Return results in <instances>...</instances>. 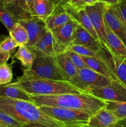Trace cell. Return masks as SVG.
I'll list each match as a JSON object with an SVG mask.
<instances>
[{
    "label": "cell",
    "instance_id": "7402d4cb",
    "mask_svg": "<svg viewBox=\"0 0 126 127\" xmlns=\"http://www.w3.org/2000/svg\"><path fill=\"white\" fill-rule=\"evenodd\" d=\"M14 57L20 61L22 65L26 69H30L32 68L37 56L28 47L22 45L19 47Z\"/></svg>",
    "mask_w": 126,
    "mask_h": 127
},
{
    "label": "cell",
    "instance_id": "d6986e66",
    "mask_svg": "<svg viewBox=\"0 0 126 127\" xmlns=\"http://www.w3.org/2000/svg\"><path fill=\"white\" fill-rule=\"evenodd\" d=\"M54 7L50 0H33L32 12L35 17L43 21L45 20L53 13Z\"/></svg>",
    "mask_w": 126,
    "mask_h": 127
},
{
    "label": "cell",
    "instance_id": "8992f818",
    "mask_svg": "<svg viewBox=\"0 0 126 127\" xmlns=\"http://www.w3.org/2000/svg\"><path fill=\"white\" fill-rule=\"evenodd\" d=\"M112 80H110L88 68L79 69L76 75L69 80V82L74 86L85 93L88 89L91 88L106 86Z\"/></svg>",
    "mask_w": 126,
    "mask_h": 127
},
{
    "label": "cell",
    "instance_id": "ab89813d",
    "mask_svg": "<svg viewBox=\"0 0 126 127\" xmlns=\"http://www.w3.org/2000/svg\"><path fill=\"white\" fill-rule=\"evenodd\" d=\"M25 127V126H22V127Z\"/></svg>",
    "mask_w": 126,
    "mask_h": 127
},
{
    "label": "cell",
    "instance_id": "6da1fadb",
    "mask_svg": "<svg viewBox=\"0 0 126 127\" xmlns=\"http://www.w3.org/2000/svg\"><path fill=\"white\" fill-rule=\"evenodd\" d=\"M0 111L28 127H63L41 112L33 102L0 97Z\"/></svg>",
    "mask_w": 126,
    "mask_h": 127
},
{
    "label": "cell",
    "instance_id": "f546056e",
    "mask_svg": "<svg viewBox=\"0 0 126 127\" xmlns=\"http://www.w3.org/2000/svg\"><path fill=\"white\" fill-rule=\"evenodd\" d=\"M17 47H19L18 44L10 36H7L3 42L0 44V48L2 50L6 52H10L11 53Z\"/></svg>",
    "mask_w": 126,
    "mask_h": 127
},
{
    "label": "cell",
    "instance_id": "3957f363",
    "mask_svg": "<svg viewBox=\"0 0 126 127\" xmlns=\"http://www.w3.org/2000/svg\"><path fill=\"white\" fill-rule=\"evenodd\" d=\"M9 84L23 91L29 95H54L85 93L69 81L41 78H23L20 76L16 82Z\"/></svg>",
    "mask_w": 126,
    "mask_h": 127
},
{
    "label": "cell",
    "instance_id": "836d02e7",
    "mask_svg": "<svg viewBox=\"0 0 126 127\" xmlns=\"http://www.w3.org/2000/svg\"><path fill=\"white\" fill-rule=\"evenodd\" d=\"M53 3L54 8L59 6H63L67 2H69L70 0H50Z\"/></svg>",
    "mask_w": 126,
    "mask_h": 127
},
{
    "label": "cell",
    "instance_id": "7a4b0ae2",
    "mask_svg": "<svg viewBox=\"0 0 126 127\" xmlns=\"http://www.w3.org/2000/svg\"><path fill=\"white\" fill-rule=\"evenodd\" d=\"M37 107L51 106L79 110L93 115L106 107V101L88 93L64 94L54 95H30Z\"/></svg>",
    "mask_w": 126,
    "mask_h": 127
},
{
    "label": "cell",
    "instance_id": "8d00e7d4",
    "mask_svg": "<svg viewBox=\"0 0 126 127\" xmlns=\"http://www.w3.org/2000/svg\"><path fill=\"white\" fill-rule=\"evenodd\" d=\"M114 127H126V125H124V124H122L121 123L119 122L117 124H116V125L114 126Z\"/></svg>",
    "mask_w": 126,
    "mask_h": 127
},
{
    "label": "cell",
    "instance_id": "60d3db41",
    "mask_svg": "<svg viewBox=\"0 0 126 127\" xmlns=\"http://www.w3.org/2000/svg\"><path fill=\"white\" fill-rule=\"evenodd\" d=\"M89 127L88 126H86V127Z\"/></svg>",
    "mask_w": 126,
    "mask_h": 127
},
{
    "label": "cell",
    "instance_id": "cb8c5ba5",
    "mask_svg": "<svg viewBox=\"0 0 126 127\" xmlns=\"http://www.w3.org/2000/svg\"><path fill=\"white\" fill-rule=\"evenodd\" d=\"M106 108L113 113L117 119L122 120L126 118V102H114L106 101Z\"/></svg>",
    "mask_w": 126,
    "mask_h": 127
},
{
    "label": "cell",
    "instance_id": "f1b7e54d",
    "mask_svg": "<svg viewBox=\"0 0 126 127\" xmlns=\"http://www.w3.org/2000/svg\"><path fill=\"white\" fill-rule=\"evenodd\" d=\"M65 53H67L68 57H69V58H70V60H71V62H72L74 65L75 66V68H76L78 70L82 69V68H88V67L86 66V64H85V62H84V60H83L82 57L81 55L75 53V52L69 50L66 51Z\"/></svg>",
    "mask_w": 126,
    "mask_h": 127
},
{
    "label": "cell",
    "instance_id": "1f68e13d",
    "mask_svg": "<svg viewBox=\"0 0 126 127\" xmlns=\"http://www.w3.org/2000/svg\"><path fill=\"white\" fill-rule=\"evenodd\" d=\"M11 56V53L10 52H4L0 48V64L2 63H7L8 60Z\"/></svg>",
    "mask_w": 126,
    "mask_h": 127
},
{
    "label": "cell",
    "instance_id": "ba28073f",
    "mask_svg": "<svg viewBox=\"0 0 126 127\" xmlns=\"http://www.w3.org/2000/svg\"><path fill=\"white\" fill-rule=\"evenodd\" d=\"M106 4L98 2L91 6H86L85 9L89 16L94 29L98 36L100 43L106 45V25L104 20V12Z\"/></svg>",
    "mask_w": 126,
    "mask_h": 127
},
{
    "label": "cell",
    "instance_id": "484cf974",
    "mask_svg": "<svg viewBox=\"0 0 126 127\" xmlns=\"http://www.w3.org/2000/svg\"><path fill=\"white\" fill-rule=\"evenodd\" d=\"M12 66L7 63L0 64V84H8L12 79Z\"/></svg>",
    "mask_w": 126,
    "mask_h": 127
},
{
    "label": "cell",
    "instance_id": "9a60e30c",
    "mask_svg": "<svg viewBox=\"0 0 126 127\" xmlns=\"http://www.w3.org/2000/svg\"><path fill=\"white\" fill-rule=\"evenodd\" d=\"M70 21V17L65 12L63 6L54 8L53 13L45 20L46 28L52 34L54 35L61 27Z\"/></svg>",
    "mask_w": 126,
    "mask_h": 127
},
{
    "label": "cell",
    "instance_id": "ffe728a7",
    "mask_svg": "<svg viewBox=\"0 0 126 127\" xmlns=\"http://www.w3.org/2000/svg\"><path fill=\"white\" fill-rule=\"evenodd\" d=\"M56 58L59 68L65 76L67 81H69L70 78L76 75L78 69L75 68L65 52L56 55Z\"/></svg>",
    "mask_w": 126,
    "mask_h": 127
},
{
    "label": "cell",
    "instance_id": "4dcf8cb0",
    "mask_svg": "<svg viewBox=\"0 0 126 127\" xmlns=\"http://www.w3.org/2000/svg\"><path fill=\"white\" fill-rule=\"evenodd\" d=\"M115 7L119 16L126 26V0H120L118 4L115 5Z\"/></svg>",
    "mask_w": 126,
    "mask_h": 127
},
{
    "label": "cell",
    "instance_id": "52a82bcc",
    "mask_svg": "<svg viewBox=\"0 0 126 127\" xmlns=\"http://www.w3.org/2000/svg\"><path fill=\"white\" fill-rule=\"evenodd\" d=\"M85 93L104 101L126 102V87L119 81H112L106 86L89 89Z\"/></svg>",
    "mask_w": 126,
    "mask_h": 127
},
{
    "label": "cell",
    "instance_id": "74e56055",
    "mask_svg": "<svg viewBox=\"0 0 126 127\" xmlns=\"http://www.w3.org/2000/svg\"><path fill=\"white\" fill-rule=\"evenodd\" d=\"M6 37L7 36L4 35H0V44L3 42L4 40L6 38Z\"/></svg>",
    "mask_w": 126,
    "mask_h": 127
},
{
    "label": "cell",
    "instance_id": "e0dca14e",
    "mask_svg": "<svg viewBox=\"0 0 126 127\" xmlns=\"http://www.w3.org/2000/svg\"><path fill=\"white\" fill-rule=\"evenodd\" d=\"M82 58L88 68L104 76L110 80L119 81L107 63L98 55L97 57H82Z\"/></svg>",
    "mask_w": 126,
    "mask_h": 127
},
{
    "label": "cell",
    "instance_id": "9c48e42d",
    "mask_svg": "<svg viewBox=\"0 0 126 127\" xmlns=\"http://www.w3.org/2000/svg\"><path fill=\"white\" fill-rule=\"evenodd\" d=\"M97 54L107 63L118 80L126 87V58L117 57L102 44Z\"/></svg>",
    "mask_w": 126,
    "mask_h": 127
},
{
    "label": "cell",
    "instance_id": "ac0fdd59",
    "mask_svg": "<svg viewBox=\"0 0 126 127\" xmlns=\"http://www.w3.org/2000/svg\"><path fill=\"white\" fill-rule=\"evenodd\" d=\"M106 29V42L107 44L105 45L107 47L116 55L121 58H126V47L121 40L115 35L107 26Z\"/></svg>",
    "mask_w": 126,
    "mask_h": 127
},
{
    "label": "cell",
    "instance_id": "4316f807",
    "mask_svg": "<svg viewBox=\"0 0 126 127\" xmlns=\"http://www.w3.org/2000/svg\"><path fill=\"white\" fill-rule=\"evenodd\" d=\"M24 126L11 117L7 114L0 111V127H21Z\"/></svg>",
    "mask_w": 126,
    "mask_h": 127
},
{
    "label": "cell",
    "instance_id": "5bb4252c",
    "mask_svg": "<svg viewBox=\"0 0 126 127\" xmlns=\"http://www.w3.org/2000/svg\"><path fill=\"white\" fill-rule=\"evenodd\" d=\"M73 45L84 46L96 52V53L100 52L101 47L100 41L94 38L87 31L80 26H77L75 29L72 45Z\"/></svg>",
    "mask_w": 126,
    "mask_h": 127
},
{
    "label": "cell",
    "instance_id": "7c38bea8",
    "mask_svg": "<svg viewBox=\"0 0 126 127\" xmlns=\"http://www.w3.org/2000/svg\"><path fill=\"white\" fill-rule=\"evenodd\" d=\"M18 22L27 30L28 42L26 46L28 48L33 47L39 42L47 31L44 21L37 17L19 20Z\"/></svg>",
    "mask_w": 126,
    "mask_h": 127
},
{
    "label": "cell",
    "instance_id": "d4e9b609",
    "mask_svg": "<svg viewBox=\"0 0 126 127\" xmlns=\"http://www.w3.org/2000/svg\"><path fill=\"white\" fill-rule=\"evenodd\" d=\"M0 21L6 27L8 32L17 22V20L6 9L2 0H0Z\"/></svg>",
    "mask_w": 126,
    "mask_h": 127
},
{
    "label": "cell",
    "instance_id": "d590c367",
    "mask_svg": "<svg viewBox=\"0 0 126 127\" xmlns=\"http://www.w3.org/2000/svg\"><path fill=\"white\" fill-rule=\"evenodd\" d=\"M86 6H91L98 2V0H83Z\"/></svg>",
    "mask_w": 126,
    "mask_h": 127
},
{
    "label": "cell",
    "instance_id": "44dd1931",
    "mask_svg": "<svg viewBox=\"0 0 126 127\" xmlns=\"http://www.w3.org/2000/svg\"><path fill=\"white\" fill-rule=\"evenodd\" d=\"M0 97L33 102L32 98L28 94L9 84L4 85L0 84Z\"/></svg>",
    "mask_w": 126,
    "mask_h": 127
},
{
    "label": "cell",
    "instance_id": "603a6c76",
    "mask_svg": "<svg viewBox=\"0 0 126 127\" xmlns=\"http://www.w3.org/2000/svg\"><path fill=\"white\" fill-rule=\"evenodd\" d=\"M9 36L19 46H26L28 42V36L27 30L23 26L17 22L9 31Z\"/></svg>",
    "mask_w": 126,
    "mask_h": 127
},
{
    "label": "cell",
    "instance_id": "4fadbf2b",
    "mask_svg": "<svg viewBox=\"0 0 126 127\" xmlns=\"http://www.w3.org/2000/svg\"><path fill=\"white\" fill-rule=\"evenodd\" d=\"M63 6L71 21L75 22L78 26L85 29L94 38L100 41L97 33L94 29L85 8H77L70 4L69 2Z\"/></svg>",
    "mask_w": 126,
    "mask_h": 127
},
{
    "label": "cell",
    "instance_id": "8fae6325",
    "mask_svg": "<svg viewBox=\"0 0 126 127\" xmlns=\"http://www.w3.org/2000/svg\"><path fill=\"white\" fill-rule=\"evenodd\" d=\"M104 20L105 25L121 40L126 47V26L119 16L115 5L106 4Z\"/></svg>",
    "mask_w": 126,
    "mask_h": 127
},
{
    "label": "cell",
    "instance_id": "f35d334b",
    "mask_svg": "<svg viewBox=\"0 0 126 127\" xmlns=\"http://www.w3.org/2000/svg\"><path fill=\"white\" fill-rule=\"evenodd\" d=\"M119 122L121 123V124H124V125H126V119H123V120H120V121H119Z\"/></svg>",
    "mask_w": 126,
    "mask_h": 127
},
{
    "label": "cell",
    "instance_id": "b9f144b4",
    "mask_svg": "<svg viewBox=\"0 0 126 127\" xmlns=\"http://www.w3.org/2000/svg\"></svg>",
    "mask_w": 126,
    "mask_h": 127
},
{
    "label": "cell",
    "instance_id": "30bf717a",
    "mask_svg": "<svg viewBox=\"0 0 126 127\" xmlns=\"http://www.w3.org/2000/svg\"><path fill=\"white\" fill-rule=\"evenodd\" d=\"M78 25L70 20L53 36V45L56 54L64 53L72 44L75 29Z\"/></svg>",
    "mask_w": 126,
    "mask_h": 127
},
{
    "label": "cell",
    "instance_id": "5b68a950",
    "mask_svg": "<svg viewBox=\"0 0 126 127\" xmlns=\"http://www.w3.org/2000/svg\"><path fill=\"white\" fill-rule=\"evenodd\" d=\"M39 110L59 122L63 127H84L88 125L91 115L72 109L58 107L41 106Z\"/></svg>",
    "mask_w": 126,
    "mask_h": 127
},
{
    "label": "cell",
    "instance_id": "2e32d148",
    "mask_svg": "<svg viewBox=\"0 0 126 127\" xmlns=\"http://www.w3.org/2000/svg\"><path fill=\"white\" fill-rule=\"evenodd\" d=\"M119 121L117 117L106 108L99 110L91 116L88 123L89 127H114Z\"/></svg>",
    "mask_w": 126,
    "mask_h": 127
},
{
    "label": "cell",
    "instance_id": "e575fe53",
    "mask_svg": "<svg viewBox=\"0 0 126 127\" xmlns=\"http://www.w3.org/2000/svg\"><path fill=\"white\" fill-rule=\"evenodd\" d=\"M98 2H103V3L107 4L109 5H116L118 4L120 0H98Z\"/></svg>",
    "mask_w": 126,
    "mask_h": 127
},
{
    "label": "cell",
    "instance_id": "277c9868",
    "mask_svg": "<svg viewBox=\"0 0 126 127\" xmlns=\"http://www.w3.org/2000/svg\"><path fill=\"white\" fill-rule=\"evenodd\" d=\"M21 77L67 81L58 65L56 57L49 56H37L32 68L25 69Z\"/></svg>",
    "mask_w": 126,
    "mask_h": 127
},
{
    "label": "cell",
    "instance_id": "83f0119b",
    "mask_svg": "<svg viewBox=\"0 0 126 127\" xmlns=\"http://www.w3.org/2000/svg\"><path fill=\"white\" fill-rule=\"evenodd\" d=\"M72 51L82 57H97L98 55L96 52H93L91 50L84 47V46L79 45H73L70 46L67 51Z\"/></svg>",
    "mask_w": 126,
    "mask_h": 127
},
{
    "label": "cell",
    "instance_id": "d6a6232c",
    "mask_svg": "<svg viewBox=\"0 0 126 127\" xmlns=\"http://www.w3.org/2000/svg\"><path fill=\"white\" fill-rule=\"evenodd\" d=\"M69 3L77 8H85L86 6L83 0H70Z\"/></svg>",
    "mask_w": 126,
    "mask_h": 127
}]
</instances>
